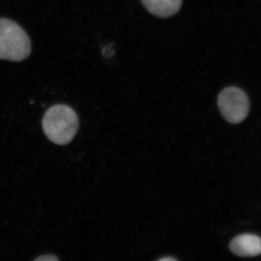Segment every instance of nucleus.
Wrapping results in <instances>:
<instances>
[{"mask_svg": "<svg viewBox=\"0 0 261 261\" xmlns=\"http://www.w3.org/2000/svg\"><path fill=\"white\" fill-rule=\"evenodd\" d=\"M76 113L66 105H55L46 111L42 120L44 133L49 140L60 145H67L78 130Z\"/></svg>", "mask_w": 261, "mask_h": 261, "instance_id": "f257e3e1", "label": "nucleus"}, {"mask_svg": "<svg viewBox=\"0 0 261 261\" xmlns=\"http://www.w3.org/2000/svg\"><path fill=\"white\" fill-rule=\"evenodd\" d=\"M31 51L32 43L23 29L10 19L0 18V60L21 62Z\"/></svg>", "mask_w": 261, "mask_h": 261, "instance_id": "f03ea898", "label": "nucleus"}, {"mask_svg": "<svg viewBox=\"0 0 261 261\" xmlns=\"http://www.w3.org/2000/svg\"><path fill=\"white\" fill-rule=\"evenodd\" d=\"M220 112L229 123H241L250 111V102L247 94L236 87H226L218 97Z\"/></svg>", "mask_w": 261, "mask_h": 261, "instance_id": "7ed1b4c3", "label": "nucleus"}, {"mask_svg": "<svg viewBox=\"0 0 261 261\" xmlns=\"http://www.w3.org/2000/svg\"><path fill=\"white\" fill-rule=\"evenodd\" d=\"M230 250L240 257H254L261 254V239L256 235L242 234L233 238Z\"/></svg>", "mask_w": 261, "mask_h": 261, "instance_id": "20e7f679", "label": "nucleus"}, {"mask_svg": "<svg viewBox=\"0 0 261 261\" xmlns=\"http://www.w3.org/2000/svg\"><path fill=\"white\" fill-rule=\"evenodd\" d=\"M151 14L159 18L173 16L181 9L182 0H141Z\"/></svg>", "mask_w": 261, "mask_h": 261, "instance_id": "39448f33", "label": "nucleus"}, {"mask_svg": "<svg viewBox=\"0 0 261 261\" xmlns=\"http://www.w3.org/2000/svg\"><path fill=\"white\" fill-rule=\"evenodd\" d=\"M37 260H58V257L55 256H51V255H47V257H39L38 258L36 259Z\"/></svg>", "mask_w": 261, "mask_h": 261, "instance_id": "423d86ee", "label": "nucleus"}, {"mask_svg": "<svg viewBox=\"0 0 261 261\" xmlns=\"http://www.w3.org/2000/svg\"><path fill=\"white\" fill-rule=\"evenodd\" d=\"M160 260H161V261L176 260V259H175L174 257H163V258L160 259Z\"/></svg>", "mask_w": 261, "mask_h": 261, "instance_id": "0eeeda50", "label": "nucleus"}]
</instances>
